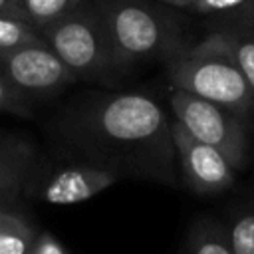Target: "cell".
<instances>
[{
    "label": "cell",
    "instance_id": "6da1fadb",
    "mask_svg": "<svg viewBox=\"0 0 254 254\" xmlns=\"http://www.w3.org/2000/svg\"><path fill=\"white\" fill-rule=\"evenodd\" d=\"M58 127L91 163L121 177L177 185L173 119L145 93H89L64 111Z\"/></svg>",
    "mask_w": 254,
    "mask_h": 254
},
{
    "label": "cell",
    "instance_id": "7a4b0ae2",
    "mask_svg": "<svg viewBox=\"0 0 254 254\" xmlns=\"http://www.w3.org/2000/svg\"><path fill=\"white\" fill-rule=\"evenodd\" d=\"M127 73L145 62H167L187 48L179 20L149 0H91Z\"/></svg>",
    "mask_w": 254,
    "mask_h": 254
},
{
    "label": "cell",
    "instance_id": "3957f363",
    "mask_svg": "<svg viewBox=\"0 0 254 254\" xmlns=\"http://www.w3.org/2000/svg\"><path fill=\"white\" fill-rule=\"evenodd\" d=\"M173 87L222 105L248 119L254 111V91L236 64L208 36L187 46L165 62Z\"/></svg>",
    "mask_w": 254,
    "mask_h": 254
},
{
    "label": "cell",
    "instance_id": "277c9868",
    "mask_svg": "<svg viewBox=\"0 0 254 254\" xmlns=\"http://www.w3.org/2000/svg\"><path fill=\"white\" fill-rule=\"evenodd\" d=\"M42 38L77 79L107 83L123 75L105 24L91 0L46 28Z\"/></svg>",
    "mask_w": 254,
    "mask_h": 254
},
{
    "label": "cell",
    "instance_id": "5b68a950",
    "mask_svg": "<svg viewBox=\"0 0 254 254\" xmlns=\"http://www.w3.org/2000/svg\"><path fill=\"white\" fill-rule=\"evenodd\" d=\"M171 109L173 119L198 141L218 149L236 171L246 167L248 135L244 117L177 87L171 89Z\"/></svg>",
    "mask_w": 254,
    "mask_h": 254
},
{
    "label": "cell",
    "instance_id": "8992f818",
    "mask_svg": "<svg viewBox=\"0 0 254 254\" xmlns=\"http://www.w3.org/2000/svg\"><path fill=\"white\" fill-rule=\"evenodd\" d=\"M0 75L28 97L56 95L77 81L48 44L0 50Z\"/></svg>",
    "mask_w": 254,
    "mask_h": 254
},
{
    "label": "cell",
    "instance_id": "52a82bcc",
    "mask_svg": "<svg viewBox=\"0 0 254 254\" xmlns=\"http://www.w3.org/2000/svg\"><path fill=\"white\" fill-rule=\"evenodd\" d=\"M173 139L177 149L179 173L187 189L196 194H216L234 187L236 169L214 147L192 137L173 119Z\"/></svg>",
    "mask_w": 254,
    "mask_h": 254
},
{
    "label": "cell",
    "instance_id": "ba28073f",
    "mask_svg": "<svg viewBox=\"0 0 254 254\" xmlns=\"http://www.w3.org/2000/svg\"><path fill=\"white\" fill-rule=\"evenodd\" d=\"M119 179L117 171L99 163L67 165L40 185L38 196L48 204H77L107 190Z\"/></svg>",
    "mask_w": 254,
    "mask_h": 254
},
{
    "label": "cell",
    "instance_id": "9c48e42d",
    "mask_svg": "<svg viewBox=\"0 0 254 254\" xmlns=\"http://www.w3.org/2000/svg\"><path fill=\"white\" fill-rule=\"evenodd\" d=\"M36 151L22 139H0V206L14 208L32 183Z\"/></svg>",
    "mask_w": 254,
    "mask_h": 254
},
{
    "label": "cell",
    "instance_id": "30bf717a",
    "mask_svg": "<svg viewBox=\"0 0 254 254\" xmlns=\"http://www.w3.org/2000/svg\"><path fill=\"white\" fill-rule=\"evenodd\" d=\"M208 38L226 52V56L236 64L250 89L254 91V26L214 28Z\"/></svg>",
    "mask_w": 254,
    "mask_h": 254
},
{
    "label": "cell",
    "instance_id": "8fae6325",
    "mask_svg": "<svg viewBox=\"0 0 254 254\" xmlns=\"http://www.w3.org/2000/svg\"><path fill=\"white\" fill-rule=\"evenodd\" d=\"M185 254H234V252L228 244L224 224L212 216H200L189 228L185 240Z\"/></svg>",
    "mask_w": 254,
    "mask_h": 254
},
{
    "label": "cell",
    "instance_id": "7c38bea8",
    "mask_svg": "<svg viewBox=\"0 0 254 254\" xmlns=\"http://www.w3.org/2000/svg\"><path fill=\"white\" fill-rule=\"evenodd\" d=\"M36 228L14 208L0 206V254H26Z\"/></svg>",
    "mask_w": 254,
    "mask_h": 254
},
{
    "label": "cell",
    "instance_id": "4fadbf2b",
    "mask_svg": "<svg viewBox=\"0 0 254 254\" xmlns=\"http://www.w3.org/2000/svg\"><path fill=\"white\" fill-rule=\"evenodd\" d=\"M224 232L234 254H254V206H238L228 212Z\"/></svg>",
    "mask_w": 254,
    "mask_h": 254
},
{
    "label": "cell",
    "instance_id": "5bb4252c",
    "mask_svg": "<svg viewBox=\"0 0 254 254\" xmlns=\"http://www.w3.org/2000/svg\"><path fill=\"white\" fill-rule=\"evenodd\" d=\"M85 0H24V8L28 12L30 24L42 34L46 28L71 14Z\"/></svg>",
    "mask_w": 254,
    "mask_h": 254
},
{
    "label": "cell",
    "instance_id": "9a60e30c",
    "mask_svg": "<svg viewBox=\"0 0 254 254\" xmlns=\"http://www.w3.org/2000/svg\"><path fill=\"white\" fill-rule=\"evenodd\" d=\"M46 40L28 22L16 18L0 16V50L20 48V46H42Z\"/></svg>",
    "mask_w": 254,
    "mask_h": 254
},
{
    "label": "cell",
    "instance_id": "2e32d148",
    "mask_svg": "<svg viewBox=\"0 0 254 254\" xmlns=\"http://www.w3.org/2000/svg\"><path fill=\"white\" fill-rule=\"evenodd\" d=\"M254 0H194V4L190 6V12L212 16L214 22H224L234 14L242 12Z\"/></svg>",
    "mask_w": 254,
    "mask_h": 254
},
{
    "label": "cell",
    "instance_id": "e0dca14e",
    "mask_svg": "<svg viewBox=\"0 0 254 254\" xmlns=\"http://www.w3.org/2000/svg\"><path fill=\"white\" fill-rule=\"evenodd\" d=\"M0 113H12L18 117L32 115L30 97L24 91L10 85L2 75H0Z\"/></svg>",
    "mask_w": 254,
    "mask_h": 254
},
{
    "label": "cell",
    "instance_id": "ac0fdd59",
    "mask_svg": "<svg viewBox=\"0 0 254 254\" xmlns=\"http://www.w3.org/2000/svg\"><path fill=\"white\" fill-rule=\"evenodd\" d=\"M26 254H67V250L52 232L36 230V236Z\"/></svg>",
    "mask_w": 254,
    "mask_h": 254
},
{
    "label": "cell",
    "instance_id": "d6986e66",
    "mask_svg": "<svg viewBox=\"0 0 254 254\" xmlns=\"http://www.w3.org/2000/svg\"><path fill=\"white\" fill-rule=\"evenodd\" d=\"M0 16L24 20V22L30 24L28 12H26V8H24V0H0Z\"/></svg>",
    "mask_w": 254,
    "mask_h": 254
},
{
    "label": "cell",
    "instance_id": "ffe728a7",
    "mask_svg": "<svg viewBox=\"0 0 254 254\" xmlns=\"http://www.w3.org/2000/svg\"><path fill=\"white\" fill-rule=\"evenodd\" d=\"M224 26H254V2L250 6H246L242 12L234 14L232 18H228L224 22H216L214 28H224Z\"/></svg>",
    "mask_w": 254,
    "mask_h": 254
},
{
    "label": "cell",
    "instance_id": "44dd1931",
    "mask_svg": "<svg viewBox=\"0 0 254 254\" xmlns=\"http://www.w3.org/2000/svg\"><path fill=\"white\" fill-rule=\"evenodd\" d=\"M173 8H183V10H190V6L194 4V0H161Z\"/></svg>",
    "mask_w": 254,
    "mask_h": 254
}]
</instances>
